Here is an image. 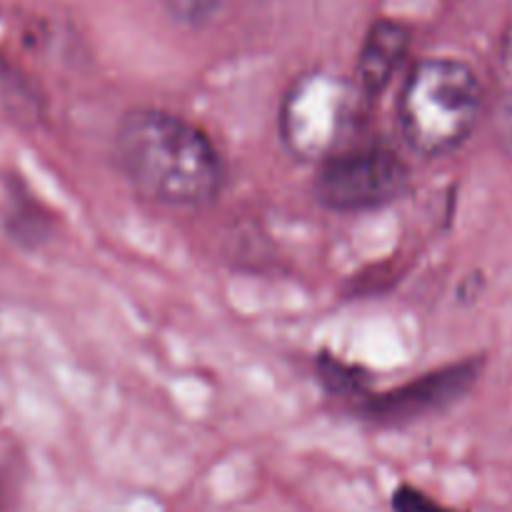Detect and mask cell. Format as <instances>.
Returning <instances> with one entry per match:
<instances>
[{
	"instance_id": "ba28073f",
	"label": "cell",
	"mask_w": 512,
	"mask_h": 512,
	"mask_svg": "<svg viewBox=\"0 0 512 512\" xmlns=\"http://www.w3.org/2000/svg\"><path fill=\"white\" fill-rule=\"evenodd\" d=\"M318 375L320 383L335 395H358L363 390L365 378L360 375V370L355 365L343 363V360L335 358H323L318 363Z\"/></svg>"
},
{
	"instance_id": "7a4b0ae2",
	"label": "cell",
	"mask_w": 512,
	"mask_h": 512,
	"mask_svg": "<svg viewBox=\"0 0 512 512\" xmlns=\"http://www.w3.org/2000/svg\"><path fill=\"white\" fill-rule=\"evenodd\" d=\"M483 83L468 63L425 58L405 78L398 98L403 140L425 158L458 150L483 113Z\"/></svg>"
},
{
	"instance_id": "30bf717a",
	"label": "cell",
	"mask_w": 512,
	"mask_h": 512,
	"mask_svg": "<svg viewBox=\"0 0 512 512\" xmlns=\"http://www.w3.org/2000/svg\"><path fill=\"white\" fill-rule=\"evenodd\" d=\"M393 510L395 512H453L443 508L440 503H435V500L430 498V495H425L423 490L410 488V485H403V488L395 490Z\"/></svg>"
},
{
	"instance_id": "52a82bcc",
	"label": "cell",
	"mask_w": 512,
	"mask_h": 512,
	"mask_svg": "<svg viewBox=\"0 0 512 512\" xmlns=\"http://www.w3.org/2000/svg\"><path fill=\"white\" fill-rule=\"evenodd\" d=\"M498 128L512 153V25L505 33L498 63Z\"/></svg>"
},
{
	"instance_id": "3957f363",
	"label": "cell",
	"mask_w": 512,
	"mask_h": 512,
	"mask_svg": "<svg viewBox=\"0 0 512 512\" xmlns=\"http://www.w3.org/2000/svg\"><path fill=\"white\" fill-rule=\"evenodd\" d=\"M358 85L328 70H313L295 80L278 113L280 140L303 163H325L353 148L360 118Z\"/></svg>"
},
{
	"instance_id": "9c48e42d",
	"label": "cell",
	"mask_w": 512,
	"mask_h": 512,
	"mask_svg": "<svg viewBox=\"0 0 512 512\" xmlns=\"http://www.w3.org/2000/svg\"><path fill=\"white\" fill-rule=\"evenodd\" d=\"M160 3L178 23L198 28V25H205L218 18L228 8L230 0H160Z\"/></svg>"
},
{
	"instance_id": "8992f818",
	"label": "cell",
	"mask_w": 512,
	"mask_h": 512,
	"mask_svg": "<svg viewBox=\"0 0 512 512\" xmlns=\"http://www.w3.org/2000/svg\"><path fill=\"white\" fill-rule=\"evenodd\" d=\"M410 48V30L395 20H378L368 30L355 68V85L365 98L383 93Z\"/></svg>"
},
{
	"instance_id": "6da1fadb",
	"label": "cell",
	"mask_w": 512,
	"mask_h": 512,
	"mask_svg": "<svg viewBox=\"0 0 512 512\" xmlns=\"http://www.w3.org/2000/svg\"><path fill=\"white\" fill-rule=\"evenodd\" d=\"M115 155L143 198L168 208H200L218 198L225 165L213 140L185 118L135 108L120 118Z\"/></svg>"
},
{
	"instance_id": "277c9868",
	"label": "cell",
	"mask_w": 512,
	"mask_h": 512,
	"mask_svg": "<svg viewBox=\"0 0 512 512\" xmlns=\"http://www.w3.org/2000/svg\"><path fill=\"white\" fill-rule=\"evenodd\" d=\"M408 188V165L383 145L348 148L320 163L315 198L338 213H358L393 203Z\"/></svg>"
},
{
	"instance_id": "5b68a950",
	"label": "cell",
	"mask_w": 512,
	"mask_h": 512,
	"mask_svg": "<svg viewBox=\"0 0 512 512\" xmlns=\"http://www.w3.org/2000/svg\"><path fill=\"white\" fill-rule=\"evenodd\" d=\"M480 368H483V360H463V363L420 375L418 380H410L390 393L370 398L363 405V415L373 423L403 425L440 413L448 405L458 403L473 388Z\"/></svg>"
}]
</instances>
